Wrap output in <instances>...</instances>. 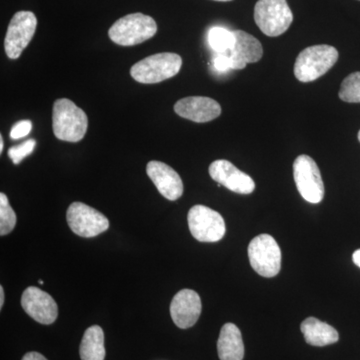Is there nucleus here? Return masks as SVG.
Listing matches in <instances>:
<instances>
[{"instance_id": "10", "label": "nucleus", "mask_w": 360, "mask_h": 360, "mask_svg": "<svg viewBox=\"0 0 360 360\" xmlns=\"http://www.w3.org/2000/svg\"><path fill=\"white\" fill-rule=\"evenodd\" d=\"M37 18L32 11H18L7 28L4 49L7 56L18 59L32 41L37 30Z\"/></svg>"}, {"instance_id": "28", "label": "nucleus", "mask_w": 360, "mask_h": 360, "mask_svg": "<svg viewBox=\"0 0 360 360\" xmlns=\"http://www.w3.org/2000/svg\"><path fill=\"white\" fill-rule=\"evenodd\" d=\"M4 286H0V309L4 307Z\"/></svg>"}, {"instance_id": "6", "label": "nucleus", "mask_w": 360, "mask_h": 360, "mask_svg": "<svg viewBox=\"0 0 360 360\" xmlns=\"http://www.w3.org/2000/svg\"><path fill=\"white\" fill-rule=\"evenodd\" d=\"M251 267L259 276L274 277L281 269V250L276 239L269 234H260L248 245Z\"/></svg>"}, {"instance_id": "27", "label": "nucleus", "mask_w": 360, "mask_h": 360, "mask_svg": "<svg viewBox=\"0 0 360 360\" xmlns=\"http://www.w3.org/2000/svg\"><path fill=\"white\" fill-rule=\"evenodd\" d=\"M352 260H354V264L360 267V250L354 251V255H352Z\"/></svg>"}, {"instance_id": "12", "label": "nucleus", "mask_w": 360, "mask_h": 360, "mask_svg": "<svg viewBox=\"0 0 360 360\" xmlns=\"http://www.w3.org/2000/svg\"><path fill=\"white\" fill-rule=\"evenodd\" d=\"M210 177L220 186L238 194H250L255 191V182L250 175L239 170L229 160L213 161L210 167Z\"/></svg>"}, {"instance_id": "21", "label": "nucleus", "mask_w": 360, "mask_h": 360, "mask_svg": "<svg viewBox=\"0 0 360 360\" xmlns=\"http://www.w3.org/2000/svg\"><path fill=\"white\" fill-rule=\"evenodd\" d=\"M340 98L345 103H360V72L352 73L348 75L340 90Z\"/></svg>"}, {"instance_id": "20", "label": "nucleus", "mask_w": 360, "mask_h": 360, "mask_svg": "<svg viewBox=\"0 0 360 360\" xmlns=\"http://www.w3.org/2000/svg\"><path fill=\"white\" fill-rule=\"evenodd\" d=\"M208 42L217 53H227L234 44L233 32L224 27H212L208 32Z\"/></svg>"}, {"instance_id": "9", "label": "nucleus", "mask_w": 360, "mask_h": 360, "mask_svg": "<svg viewBox=\"0 0 360 360\" xmlns=\"http://www.w3.org/2000/svg\"><path fill=\"white\" fill-rule=\"evenodd\" d=\"M66 220L73 233L85 238H96L110 229L108 217L82 202L71 203Z\"/></svg>"}, {"instance_id": "13", "label": "nucleus", "mask_w": 360, "mask_h": 360, "mask_svg": "<svg viewBox=\"0 0 360 360\" xmlns=\"http://www.w3.org/2000/svg\"><path fill=\"white\" fill-rule=\"evenodd\" d=\"M201 309L202 304L198 293L191 290H182L172 300L170 315L177 328L186 329L198 322Z\"/></svg>"}, {"instance_id": "18", "label": "nucleus", "mask_w": 360, "mask_h": 360, "mask_svg": "<svg viewBox=\"0 0 360 360\" xmlns=\"http://www.w3.org/2000/svg\"><path fill=\"white\" fill-rule=\"evenodd\" d=\"M300 329L307 343L312 347H326L340 340V335L335 328L315 317H309L303 321Z\"/></svg>"}, {"instance_id": "11", "label": "nucleus", "mask_w": 360, "mask_h": 360, "mask_svg": "<svg viewBox=\"0 0 360 360\" xmlns=\"http://www.w3.org/2000/svg\"><path fill=\"white\" fill-rule=\"evenodd\" d=\"M21 307L32 319L45 326L53 323L58 316L56 300L49 293L35 286H30L23 291Z\"/></svg>"}, {"instance_id": "2", "label": "nucleus", "mask_w": 360, "mask_h": 360, "mask_svg": "<svg viewBox=\"0 0 360 360\" xmlns=\"http://www.w3.org/2000/svg\"><path fill=\"white\" fill-rule=\"evenodd\" d=\"M338 60V51L330 45H314L300 52L295 65V75L300 82H311L319 79Z\"/></svg>"}, {"instance_id": "7", "label": "nucleus", "mask_w": 360, "mask_h": 360, "mask_svg": "<svg viewBox=\"0 0 360 360\" xmlns=\"http://www.w3.org/2000/svg\"><path fill=\"white\" fill-rule=\"evenodd\" d=\"M187 221L193 238L200 243H217L224 238L226 231L224 217L207 206H193Z\"/></svg>"}, {"instance_id": "24", "label": "nucleus", "mask_w": 360, "mask_h": 360, "mask_svg": "<svg viewBox=\"0 0 360 360\" xmlns=\"http://www.w3.org/2000/svg\"><path fill=\"white\" fill-rule=\"evenodd\" d=\"M212 66L219 73H226L232 70L231 56L227 53H217L212 58Z\"/></svg>"}, {"instance_id": "4", "label": "nucleus", "mask_w": 360, "mask_h": 360, "mask_svg": "<svg viewBox=\"0 0 360 360\" xmlns=\"http://www.w3.org/2000/svg\"><path fill=\"white\" fill-rule=\"evenodd\" d=\"M181 66L182 59L179 54L165 52L153 54L135 63L130 70V75L141 84H158L175 77Z\"/></svg>"}, {"instance_id": "32", "label": "nucleus", "mask_w": 360, "mask_h": 360, "mask_svg": "<svg viewBox=\"0 0 360 360\" xmlns=\"http://www.w3.org/2000/svg\"><path fill=\"white\" fill-rule=\"evenodd\" d=\"M39 284H44V281H39Z\"/></svg>"}, {"instance_id": "26", "label": "nucleus", "mask_w": 360, "mask_h": 360, "mask_svg": "<svg viewBox=\"0 0 360 360\" xmlns=\"http://www.w3.org/2000/svg\"><path fill=\"white\" fill-rule=\"evenodd\" d=\"M21 360H47L44 355L39 354V352H28Z\"/></svg>"}, {"instance_id": "31", "label": "nucleus", "mask_w": 360, "mask_h": 360, "mask_svg": "<svg viewBox=\"0 0 360 360\" xmlns=\"http://www.w3.org/2000/svg\"><path fill=\"white\" fill-rule=\"evenodd\" d=\"M357 136H359V141L360 142V130H359V135H357Z\"/></svg>"}, {"instance_id": "30", "label": "nucleus", "mask_w": 360, "mask_h": 360, "mask_svg": "<svg viewBox=\"0 0 360 360\" xmlns=\"http://www.w3.org/2000/svg\"><path fill=\"white\" fill-rule=\"evenodd\" d=\"M215 1H222V2H225V1H231V0H215Z\"/></svg>"}, {"instance_id": "5", "label": "nucleus", "mask_w": 360, "mask_h": 360, "mask_svg": "<svg viewBox=\"0 0 360 360\" xmlns=\"http://www.w3.org/2000/svg\"><path fill=\"white\" fill-rule=\"evenodd\" d=\"M258 27L270 37L283 34L293 21V14L286 0H258L255 7Z\"/></svg>"}, {"instance_id": "25", "label": "nucleus", "mask_w": 360, "mask_h": 360, "mask_svg": "<svg viewBox=\"0 0 360 360\" xmlns=\"http://www.w3.org/2000/svg\"><path fill=\"white\" fill-rule=\"evenodd\" d=\"M32 123L30 120H21L13 125L11 131V137L13 139H20L32 131Z\"/></svg>"}, {"instance_id": "22", "label": "nucleus", "mask_w": 360, "mask_h": 360, "mask_svg": "<svg viewBox=\"0 0 360 360\" xmlns=\"http://www.w3.org/2000/svg\"><path fill=\"white\" fill-rule=\"evenodd\" d=\"M16 224V214L9 205L8 198L0 193V236H4L13 231Z\"/></svg>"}, {"instance_id": "19", "label": "nucleus", "mask_w": 360, "mask_h": 360, "mask_svg": "<svg viewBox=\"0 0 360 360\" xmlns=\"http://www.w3.org/2000/svg\"><path fill=\"white\" fill-rule=\"evenodd\" d=\"M82 360H104L105 347H104V333L98 326H90L85 331L79 347Z\"/></svg>"}, {"instance_id": "14", "label": "nucleus", "mask_w": 360, "mask_h": 360, "mask_svg": "<svg viewBox=\"0 0 360 360\" xmlns=\"http://www.w3.org/2000/svg\"><path fill=\"white\" fill-rule=\"evenodd\" d=\"M146 174L163 198L177 200L184 194V184L179 174L167 163L153 160L146 167Z\"/></svg>"}, {"instance_id": "1", "label": "nucleus", "mask_w": 360, "mask_h": 360, "mask_svg": "<svg viewBox=\"0 0 360 360\" xmlns=\"http://www.w3.org/2000/svg\"><path fill=\"white\" fill-rule=\"evenodd\" d=\"M52 127L58 139L78 142L84 139L89 127L86 113L68 98L58 99L53 104Z\"/></svg>"}, {"instance_id": "3", "label": "nucleus", "mask_w": 360, "mask_h": 360, "mask_svg": "<svg viewBox=\"0 0 360 360\" xmlns=\"http://www.w3.org/2000/svg\"><path fill=\"white\" fill-rule=\"evenodd\" d=\"M158 25L150 16L131 13L113 23L108 35L115 44L122 46H134L155 37Z\"/></svg>"}, {"instance_id": "23", "label": "nucleus", "mask_w": 360, "mask_h": 360, "mask_svg": "<svg viewBox=\"0 0 360 360\" xmlns=\"http://www.w3.org/2000/svg\"><path fill=\"white\" fill-rule=\"evenodd\" d=\"M35 146H37V141L34 139H30L20 146H13V148H9V158L13 160L14 165H20L23 158L32 155Z\"/></svg>"}, {"instance_id": "17", "label": "nucleus", "mask_w": 360, "mask_h": 360, "mask_svg": "<svg viewBox=\"0 0 360 360\" xmlns=\"http://www.w3.org/2000/svg\"><path fill=\"white\" fill-rule=\"evenodd\" d=\"M217 352L220 360H243L245 357L243 335L236 324L225 323L222 326L217 341Z\"/></svg>"}, {"instance_id": "29", "label": "nucleus", "mask_w": 360, "mask_h": 360, "mask_svg": "<svg viewBox=\"0 0 360 360\" xmlns=\"http://www.w3.org/2000/svg\"><path fill=\"white\" fill-rule=\"evenodd\" d=\"M4 137L0 136V153H2V151H4Z\"/></svg>"}, {"instance_id": "16", "label": "nucleus", "mask_w": 360, "mask_h": 360, "mask_svg": "<svg viewBox=\"0 0 360 360\" xmlns=\"http://www.w3.org/2000/svg\"><path fill=\"white\" fill-rule=\"evenodd\" d=\"M234 44L229 54L231 58L232 70H243L248 63L259 61L264 49L259 40L243 30H234Z\"/></svg>"}, {"instance_id": "15", "label": "nucleus", "mask_w": 360, "mask_h": 360, "mask_svg": "<svg viewBox=\"0 0 360 360\" xmlns=\"http://www.w3.org/2000/svg\"><path fill=\"white\" fill-rule=\"evenodd\" d=\"M174 111L191 122L203 123L219 117L221 115V106L210 97L189 96L177 101Z\"/></svg>"}, {"instance_id": "8", "label": "nucleus", "mask_w": 360, "mask_h": 360, "mask_svg": "<svg viewBox=\"0 0 360 360\" xmlns=\"http://www.w3.org/2000/svg\"><path fill=\"white\" fill-rule=\"evenodd\" d=\"M293 177L298 193L307 202H321L324 198V184L321 170L309 155H300L293 163Z\"/></svg>"}]
</instances>
